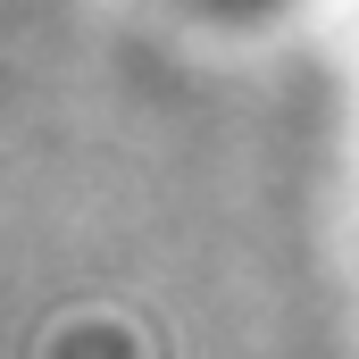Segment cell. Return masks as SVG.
Segmentation results:
<instances>
[{
	"instance_id": "1",
	"label": "cell",
	"mask_w": 359,
	"mask_h": 359,
	"mask_svg": "<svg viewBox=\"0 0 359 359\" xmlns=\"http://www.w3.org/2000/svg\"><path fill=\"white\" fill-rule=\"evenodd\" d=\"M192 25H209V34H259L276 17H292L301 0H176Z\"/></svg>"
}]
</instances>
